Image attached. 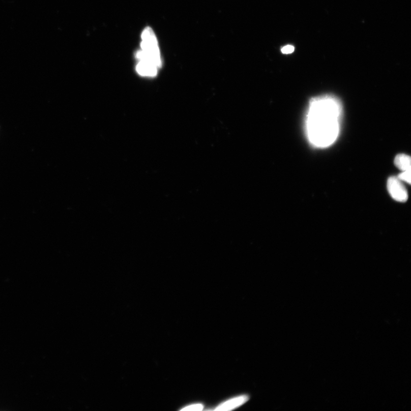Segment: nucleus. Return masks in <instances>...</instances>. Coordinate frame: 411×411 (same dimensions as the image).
<instances>
[{
	"mask_svg": "<svg viewBox=\"0 0 411 411\" xmlns=\"http://www.w3.org/2000/svg\"><path fill=\"white\" fill-rule=\"evenodd\" d=\"M294 47L292 45H287L285 47H283L281 49V51L283 54L288 55L291 54L294 51Z\"/></svg>",
	"mask_w": 411,
	"mask_h": 411,
	"instance_id": "obj_9",
	"label": "nucleus"
},
{
	"mask_svg": "<svg viewBox=\"0 0 411 411\" xmlns=\"http://www.w3.org/2000/svg\"><path fill=\"white\" fill-rule=\"evenodd\" d=\"M394 164L402 172L407 171L411 169V157L405 154L397 155L394 159Z\"/></svg>",
	"mask_w": 411,
	"mask_h": 411,
	"instance_id": "obj_6",
	"label": "nucleus"
},
{
	"mask_svg": "<svg viewBox=\"0 0 411 411\" xmlns=\"http://www.w3.org/2000/svg\"><path fill=\"white\" fill-rule=\"evenodd\" d=\"M141 49L137 52L136 58L138 61L153 63L158 68L162 65L160 51L157 37L151 28L147 27L142 33Z\"/></svg>",
	"mask_w": 411,
	"mask_h": 411,
	"instance_id": "obj_2",
	"label": "nucleus"
},
{
	"mask_svg": "<svg viewBox=\"0 0 411 411\" xmlns=\"http://www.w3.org/2000/svg\"><path fill=\"white\" fill-rule=\"evenodd\" d=\"M402 182L398 176L389 177L387 181V189L393 199L400 203H405L408 200L409 194Z\"/></svg>",
	"mask_w": 411,
	"mask_h": 411,
	"instance_id": "obj_3",
	"label": "nucleus"
},
{
	"mask_svg": "<svg viewBox=\"0 0 411 411\" xmlns=\"http://www.w3.org/2000/svg\"><path fill=\"white\" fill-rule=\"evenodd\" d=\"M204 405L202 404H195V405H191L182 409L181 411H199L203 410Z\"/></svg>",
	"mask_w": 411,
	"mask_h": 411,
	"instance_id": "obj_8",
	"label": "nucleus"
},
{
	"mask_svg": "<svg viewBox=\"0 0 411 411\" xmlns=\"http://www.w3.org/2000/svg\"><path fill=\"white\" fill-rule=\"evenodd\" d=\"M398 178L401 180V181L405 182L407 183H411V169L407 170L406 171H403L398 176Z\"/></svg>",
	"mask_w": 411,
	"mask_h": 411,
	"instance_id": "obj_7",
	"label": "nucleus"
},
{
	"mask_svg": "<svg viewBox=\"0 0 411 411\" xmlns=\"http://www.w3.org/2000/svg\"><path fill=\"white\" fill-rule=\"evenodd\" d=\"M341 113V105L334 97L312 99L306 120L307 136L312 144L324 147L334 143L338 136Z\"/></svg>",
	"mask_w": 411,
	"mask_h": 411,
	"instance_id": "obj_1",
	"label": "nucleus"
},
{
	"mask_svg": "<svg viewBox=\"0 0 411 411\" xmlns=\"http://www.w3.org/2000/svg\"><path fill=\"white\" fill-rule=\"evenodd\" d=\"M249 399V396L245 395L236 397V398H232L222 403L215 410L219 411H232L242 406L243 404L246 403Z\"/></svg>",
	"mask_w": 411,
	"mask_h": 411,
	"instance_id": "obj_4",
	"label": "nucleus"
},
{
	"mask_svg": "<svg viewBox=\"0 0 411 411\" xmlns=\"http://www.w3.org/2000/svg\"><path fill=\"white\" fill-rule=\"evenodd\" d=\"M158 69L153 63L145 61H139L136 66L137 73L143 77H154L157 76Z\"/></svg>",
	"mask_w": 411,
	"mask_h": 411,
	"instance_id": "obj_5",
	"label": "nucleus"
}]
</instances>
